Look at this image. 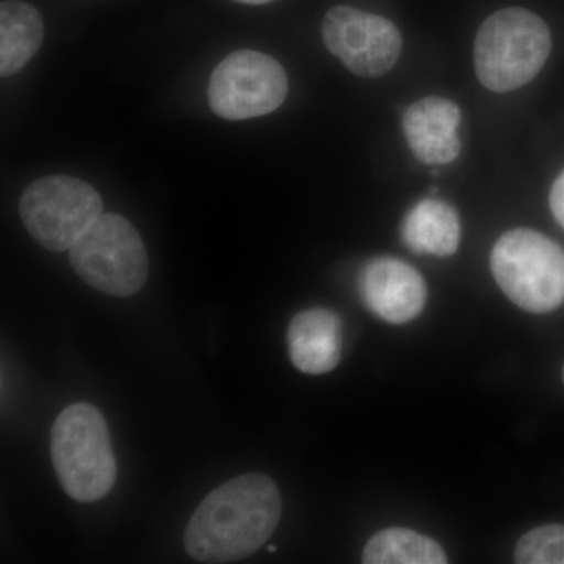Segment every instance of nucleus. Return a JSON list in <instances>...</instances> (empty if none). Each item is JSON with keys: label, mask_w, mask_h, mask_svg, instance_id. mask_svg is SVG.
<instances>
[{"label": "nucleus", "mask_w": 564, "mask_h": 564, "mask_svg": "<svg viewBox=\"0 0 564 564\" xmlns=\"http://www.w3.org/2000/svg\"><path fill=\"white\" fill-rule=\"evenodd\" d=\"M491 272L505 295L532 314L564 303V250L532 229L505 232L491 252Z\"/></svg>", "instance_id": "20e7f679"}, {"label": "nucleus", "mask_w": 564, "mask_h": 564, "mask_svg": "<svg viewBox=\"0 0 564 564\" xmlns=\"http://www.w3.org/2000/svg\"><path fill=\"white\" fill-rule=\"evenodd\" d=\"M269 552H276V547H273L272 545V547H269Z\"/></svg>", "instance_id": "a211bd4d"}, {"label": "nucleus", "mask_w": 564, "mask_h": 564, "mask_svg": "<svg viewBox=\"0 0 564 564\" xmlns=\"http://www.w3.org/2000/svg\"><path fill=\"white\" fill-rule=\"evenodd\" d=\"M44 39L41 14L31 3L7 0L0 6V74L20 73L35 57Z\"/></svg>", "instance_id": "ddd939ff"}, {"label": "nucleus", "mask_w": 564, "mask_h": 564, "mask_svg": "<svg viewBox=\"0 0 564 564\" xmlns=\"http://www.w3.org/2000/svg\"><path fill=\"white\" fill-rule=\"evenodd\" d=\"M400 236L415 254L447 258L458 250L462 223L451 204L426 198L404 215Z\"/></svg>", "instance_id": "f8f14e48"}, {"label": "nucleus", "mask_w": 564, "mask_h": 564, "mask_svg": "<svg viewBox=\"0 0 564 564\" xmlns=\"http://www.w3.org/2000/svg\"><path fill=\"white\" fill-rule=\"evenodd\" d=\"M51 455L58 480L70 499L101 500L117 481V459L106 419L98 408L74 403L52 426Z\"/></svg>", "instance_id": "f03ea898"}, {"label": "nucleus", "mask_w": 564, "mask_h": 564, "mask_svg": "<svg viewBox=\"0 0 564 564\" xmlns=\"http://www.w3.org/2000/svg\"><path fill=\"white\" fill-rule=\"evenodd\" d=\"M551 50V31L538 14L524 9L500 10L477 33L475 73L488 90H518L540 74Z\"/></svg>", "instance_id": "7ed1b4c3"}, {"label": "nucleus", "mask_w": 564, "mask_h": 564, "mask_svg": "<svg viewBox=\"0 0 564 564\" xmlns=\"http://www.w3.org/2000/svg\"><path fill=\"white\" fill-rule=\"evenodd\" d=\"M447 555L432 538L414 530H381L370 538L362 552L364 564H445Z\"/></svg>", "instance_id": "4468645a"}, {"label": "nucleus", "mask_w": 564, "mask_h": 564, "mask_svg": "<svg viewBox=\"0 0 564 564\" xmlns=\"http://www.w3.org/2000/svg\"><path fill=\"white\" fill-rule=\"evenodd\" d=\"M82 281L106 295H135L147 284L150 261L135 226L118 214H102L69 250Z\"/></svg>", "instance_id": "39448f33"}, {"label": "nucleus", "mask_w": 564, "mask_h": 564, "mask_svg": "<svg viewBox=\"0 0 564 564\" xmlns=\"http://www.w3.org/2000/svg\"><path fill=\"white\" fill-rule=\"evenodd\" d=\"M288 90V74L273 57L236 51L212 73L207 98L218 117L242 121L272 113L284 102Z\"/></svg>", "instance_id": "0eeeda50"}, {"label": "nucleus", "mask_w": 564, "mask_h": 564, "mask_svg": "<svg viewBox=\"0 0 564 564\" xmlns=\"http://www.w3.org/2000/svg\"><path fill=\"white\" fill-rule=\"evenodd\" d=\"M323 43L356 76L381 77L399 62L402 35L378 14L334 7L322 24Z\"/></svg>", "instance_id": "6e6552de"}, {"label": "nucleus", "mask_w": 564, "mask_h": 564, "mask_svg": "<svg viewBox=\"0 0 564 564\" xmlns=\"http://www.w3.org/2000/svg\"><path fill=\"white\" fill-rule=\"evenodd\" d=\"M236 2L248 3V6H263V3L272 2V0H236Z\"/></svg>", "instance_id": "f3484780"}, {"label": "nucleus", "mask_w": 564, "mask_h": 564, "mask_svg": "<svg viewBox=\"0 0 564 564\" xmlns=\"http://www.w3.org/2000/svg\"><path fill=\"white\" fill-rule=\"evenodd\" d=\"M563 383H564V366H563Z\"/></svg>", "instance_id": "6ab92c4d"}, {"label": "nucleus", "mask_w": 564, "mask_h": 564, "mask_svg": "<svg viewBox=\"0 0 564 564\" xmlns=\"http://www.w3.org/2000/svg\"><path fill=\"white\" fill-rule=\"evenodd\" d=\"M29 234L46 250L68 251L102 215V199L87 182L46 176L32 182L20 199Z\"/></svg>", "instance_id": "423d86ee"}, {"label": "nucleus", "mask_w": 564, "mask_h": 564, "mask_svg": "<svg viewBox=\"0 0 564 564\" xmlns=\"http://www.w3.org/2000/svg\"><path fill=\"white\" fill-rule=\"evenodd\" d=\"M549 203H551V210L555 220L564 228V172L556 177L554 185H552Z\"/></svg>", "instance_id": "dca6fc26"}, {"label": "nucleus", "mask_w": 564, "mask_h": 564, "mask_svg": "<svg viewBox=\"0 0 564 564\" xmlns=\"http://www.w3.org/2000/svg\"><path fill=\"white\" fill-rule=\"evenodd\" d=\"M359 295L375 317L403 325L414 321L425 307L426 284L410 263L395 258H377L364 267Z\"/></svg>", "instance_id": "1a4fd4ad"}, {"label": "nucleus", "mask_w": 564, "mask_h": 564, "mask_svg": "<svg viewBox=\"0 0 564 564\" xmlns=\"http://www.w3.org/2000/svg\"><path fill=\"white\" fill-rule=\"evenodd\" d=\"M514 562L564 564V525H543L525 533L516 544Z\"/></svg>", "instance_id": "2eb2a0df"}, {"label": "nucleus", "mask_w": 564, "mask_h": 564, "mask_svg": "<svg viewBox=\"0 0 564 564\" xmlns=\"http://www.w3.org/2000/svg\"><path fill=\"white\" fill-rule=\"evenodd\" d=\"M281 494L272 478L245 474L218 486L199 503L184 534L199 563H232L258 552L280 525Z\"/></svg>", "instance_id": "f257e3e1"}, {"label": "nucleus", "mask_w": 564, "mask_h": 564, "mask_svg": "<svg viewBox=\"0 0 564 564\" xmlns=\"http://www.w3.org/2000/svg\"><path fill=\"white\" fill-rule=\"evenodd\" d=\"M344 328L339 315L314 307L293 317L288 329L291 361L300 372H332L343 358Z\"/></svg>", "instance_id": "9b49d317"}, {"label": "nucleus", "mask_w": 564, "mask_h": 564, "mask_svg": "<svg viewBox=\"0 0 564 564\" xmlns=\"http://www.w3.org/2000/svg\"><path fill=\"white\" fill-rule=\"evenodd\" d=\"M462 110L448 99L430 96L408 107L403 132L408 147L425 165H447L462 151L458 129Z\"/></svg>", "instance_id": "9d476101"}]
</instances>
